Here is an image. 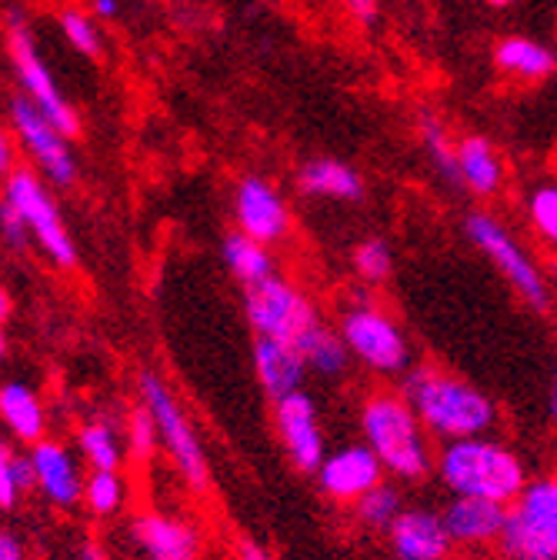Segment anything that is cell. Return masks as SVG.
Returning <instances> with one entry per match:
<instances>
[{
  "instance_id": "cell-1",
  "label": "cell",
  "mask_w": 557,
  "mask_h": 560,
  "mask_svg": "<svg viewBox=\"0 0 557 560\" xmlns=\"http://www.w3.org/2000/svg\"><path fill=\"white\" fill-rule=\"evenodd\" d=\"M401 394L410 400L428 434L441 444L480 438L498 424V407L491 397L434 364L410 368L401 381Z\"/></svg>"
},
{
  "instance_id": "cell-2",
  "label": "cell",
  "mask_w": 557,
  "mask_h": 560,
  "mask_svg": "<svg viewBox=\"0 0 557 560\" xmlns=\"http://www.w3.org/2000/svg\"><path fill=\"white\" fill-rule=\"evenodd\" d=\"M434 474L451 490V498H477L511 508L527 487V467L514 447L495 438L448 441L434 454Z\"/></svg>"
},
{
  "instance_id": "cell-3",
  "label": "cell",
  "mask_w": 557,
  "mask_h": 560,
  "mask_svg": "<svg viewBox=\"0 0 557 560\" xmlns=\"http://www.w3.org/2000/svg\"><path fill=\"white\" fill-rule=\"evenodd\" d=\"M361 434L387 474L421 480L434 470L431 434L401 390H371L361 404Z\"/></svg>"
},
{
  "instance_id": "cell-4",
  "label": "cell",
  "mask_w": 557,
  "mask_h": 560,
  "mask_svg": "<svg viewBox=\"0 0 557 560\" xmlns=\"http://www.w3.org/2000/svg\"><path fill=\"white\" fill-rule=\"evenodd\" d=\"M337 330L351 358L378 377H404L410 371V343L404 327L374 301H358L340 311Z\"/></svg>"
},
{
  "instance_id": "cell-5",
  "label": "cell",
  "mask_w": 557,
  "mask_h": 560,
  "mask_svg": "<svg viewBox=\"0 0 557 560\" xmlns=\"http://www.w3.org/2000/svg\"><path fill=\"white\" fill-rule=\"evenodd\" d=\"M141 400L151 407L158 431H161V444L167 447L181 480L194 490V494H207L211 490V464H207L204 444L194 431V420L184 410V404L177 400V394L164 384L161 374L148 371L141 374Z\"/></svg>"
},
{
  "instance_id": "cell-6",
  "label": "cell",
  "mask_w": 557,
  "mask_h": 560,
  "mask_svg": "<svg viewBox=\"0 0 557 560\" xmlns=\"http://www.w3.org/2000/svg\"><path fill=\"white\" fill-rule=\"evenodd\" d=\"M498 547L508 560H557V474L527 480Z\"/></svg>"
},
{
  "instance_id": "cell-7",
  "label": "cell",
  "mask_w": 557,
  "mask_h": 560,
  "mask_svg": "<svg viewBox=\"0 0 557 560\" xmlns=\"http://www.w3.org/2000/svg\"><path fill=\"white\" fill-rule=\"evenodd\" d=\"M244 314L251 320L254 337H270L291 347H304L311 330L324 324L314 301L294 284V280L277 277V273L247 291Z\"/></svg>"
},
{
  "instance_id": "cell-8",
  "label": "cell",
  "mask_w": 557,
  "mask_h": 560,
  "mask_svg": "<svg viewBox=\"0 0 557 560\" xmlns=\"http://www.w3.org/2000/svg\"><path fill=\"white\" fill-rule=\"evenodd\" d=\"M467 241L498 267V273L514 288V294L534 307V311H547L550 307V288L541 273V267L534 264V257L518 244V237L491 214H467L464 221Z\"/></svg>"
},
{
  "instance_id": "cell-9",
  "label": "cell",
  "mask_w": 557,
  "mask_h": 560,
  "mask_svg": "<svg viewBox=\"0 0 557 560\" xmlns=\"http://www.w3.org/2000/svg\"><path fill=\"white\" fill-rule=\"evenodd\" d=\"M4 200L24 218L27 231L34 234V241L40 244V250L57 264V267H74L78 264V247L67 234L60 210L54 203V197L47 194V187L40 184V177L27 167L11 171L8 184H4Z\"/></svg>"
},
{
  "instance_id": "cell-10",
  "label": "cell",
  "mask_w": 557,
  "mask_h": 560,
  "mask_svg": "<svg viewBox=\"0 0 557 560\" xmlns=\"http://www.w3.org/2000/svg\"><path fill=\"white\" fill-rule=\"evenodd\" d=\"M8 47H11V60L18 70V81L24 88V97H31L37 104V110L63 133L74 137L81 130V120L74 114V107L67 104V97L60 94L54 74L47 70L44 57L37 54V44L27 31V24L21 21V14H11V34H8Z\"/></svg>"
},
{
  "instance_id": "cell-11",
  "label": "cell",
  "mask_w": 557,
  "mask_h": 560,
  "mask_svg": "<svg viewBox=\"0 0 557 560\" xmlns=\"http://www.w3.org/2000/svg\"><path fill=\"white\" fill-rule=\"evenodd\" d=\"M11 120H14V133L31 151V158L40 164L47 180L57 187H71L78 180V161L71 148H67V137L37 110V104L31 97H14Z\"/></svg>"
},
{
  "instance_id": "cell-12",
  "label": "cell",
  "mask_w": 557,
  "mask_h": 560,
  "mask_svg": "<svg viewBox=\"0 0 557 560\" xmlns=\"http://www.w3.org/2000/svg\"><path fill=\"white\" fill-rule=\"evenodd\" d=\"M234 224L241 234H247L251 241L270 247L281 244L294 221H291V207L288 200L277 194V187L264 177H241L234 187Z\"/></svg>"
},
{
  "instance_id": "cell-13",
  "label": "cell",
  "mask_w": 557,
  "mask_h": 560,
  "mask_svg": "<svg viewBox=\"0 0 557 560\" xmlns=\"http://www.w3.org/2000/svg\"><path fill=\"white\" fill-rule=\"evenodd\" d=\"M274 431L285 444V454L301 474H317V467L327 457V447H324L317 404L307 390L288 394L285 400L274 404Z\"/></svg>"
},
{
  "instance_id": "cell-14",
  "label": "cell",
  "mask_w": 557,
  "mask_h": 560,
  "mask_svg": "<svg viewBox=\"0 0 557 560\" xmlns=\"http://www.w3.org/2000/svg\"><path fill=\"white\" fill-rule=\"evenodd\" d=\"M384 474H387L384 464L368 444H347V447L330 451L314 477L327 501L355 508L378 483H384Z\"/></svg>"
},
{
  "instance_id": "cell-15",
  "label": "cell",
  "mask_w": 557,
  "mask_h": 560,
  "mask_svg": "<svg viewBox=\"0 0 557 560\" xmlns=\"http://www.w3.org/2000/svg\"><path fill=\"white\" fill-rule=\"evenodd\" d=\"M387 547L394 560H448L454 540L444 527L441 511L404 508L401 517L387 527Z\"/></svg>"
},
{
  "instance_id": "cell-16",
  "label": "cell",
  "mask_w": 557,
  "mask_h": 560,
  "mask_svg": "<svg viewBox=\"0 0 557 560\" xmlns=\"http://www.w3.org/2000/svg\"><path fill=\"white\" fill-rule=\"evenodd\" d=\"M130 537L144 560H200V530L190 521L167 517L158 511L137 514L130 524Z\"/></svg>"
},
{
  "instance_id": "cell-17",
  "label": "cell",
  "mask_w": 557,
  "mask_h": 560,
  "mask_svg": "<svg viewBox=\"0 0 557 560\" xmlns=\"http://www.w3.org/2000/svg\"><path fill=\"white\" fill-rule=\"evenodd\" d=\"M31 464H34V480L40 487V494L57 504V508H74L78 501H84V470L74 460V454L67 451L57 441H40L31 451Z\"/></svg>"
},
{
  "instance_id": "cell-18",
  "label": "cell",
  "mask_w": 557,
  "mask_h": 560,
  "mask_svg": "<svg viewBox=\"0 0 557 560\" xmlns=\"http://www.w3.org/2000/svg\"><path fill=\"white\" fill-rule=\"evenodd\" d=\"M254 374H257L260 390L277 404L288 394L304 390V381L311 371H307L301 347L270 340V337H254Z\"/></svg>"
},
{
  "instance_id": "cell-19",
  "label": "cell",
  "mask_w": 557,
  "mask_h": 560,
  "mask_svg": "<svg viewBox=\"0 0 557 560\" xmlns=\"http://www.w3.org/2000/svg\"><path fill=\"white\" fill-rule=\"evenodd\" d=\"M441 517L454 547H487L501 540L511 508L495 501H477V498H451Z\"/></svg>"
},
{
  "instance_id": "cell-20",
  "label": "cell",
  "mask_w": 557,
  "mask_h": 560,
  "mask_svg": "<svg viewBox=\"0 0 557 560\" xmlns=\"http://www.w3.org/2000/svg\"><path fill=\"white\" fill-rule=\"evenodd\" d=\"M457 171H461V187H467L477 197H495L504 184V164L495 144L477 133L457 140Z\"/></svg>"
},
{
  "instance_id": "cell-21",
  "label": "cell",
  "mask_w": 557,
  "mask_h": 560,
  "mask_svg": "<svg viewBox=\"0 0 557 560\" xmlns=\"http://www.w3.org/2000/svg\"><path fill=\"white\" fill-rule=\"evenodd\" d=\"M298 190L307 197H327V200H361L364 180L361 174L337 158H314L298 171Z\"/></svg>"
},
{
  "instance_id": "cell-22",
  "label": "cell",
  "mask_w": 557,
  "mask_h": 560,
  "mask_svg": "<svg viewBox=\"0 0 557 560\" xmlns=\"http://www.w3.org/2000/svg\"><path fill=\"white\" fill-rule=\"evenodd\" d=\"M0 420L14 431L18 441L24 444H40L44 428H47V413L40 397L27 384H0Z\"/></svg>"
},
{
  "instance_id": "cell-23",
  "label": "cell",
  "mask_w": 557,
  "mask_h": 560,
  "mask_svg": "<svg viewBox=\"0 0 557 560\" xmlns=\"http://www.w3.org/2000/svg\"><path fill=\"white\" fill-rule=\"evenodd\" d=\"M495 63L498 70L521 81H544L557 70V57L550 47L531 40V37H504L495 47Z\"/></svg>"
},
{
  "instance_id": "cell-24",
  "label": "cell",
  "mask_w": 557,
  "mask_h": 560,
  "mask_svg": "<svg viewBox=\"0 0 557 560\" xmlns=\"http://www.w3.org/2000/svg\"><path fill=\"white\" fill-rule=\"evenodd\" d=\"M221 254H224V264L234 273V280H241L247 291L257 288V284H264L267 277H274V257H270V250L264 244L251 241L241 231H231L224 237Z\"/></svg>"
},
{
  "instance_id": "cell-25",
  "label": "cell",
  "mask_w": 557,
  "mask_h": 560,
  "mask_svg": "<svg viewBox=\"0 0 557 560\" xmlns=\"http://www.w3.org/2000/svg\"><path fill=\"white\" fill-rule=\"evenodd\" d=\"M301 350H304L307 371L317 374V377H327V381L340 377L355 361L351 350H347V343H344V337H340V330L327 327V324H317Z\"/></svg>"
},
{
  "instance_id": "cell-26",
  "label": "cell",
  "mask_w": 557,
  "mask_h": 560,
  "mask_svg": "<svg viewBox=\"0 0 557 560\" xmlns=\"http://www.w3.org/2000/svg\"><path fill=\"white\" fill-rule=\"evenodd\" d=\"M78 447L84 454V460L91 464V470H117L120 460H124V444H120V434L111 420L97 417V420H88V424L78 431Z\"/></svg>"
},
{
  "instance_id": "cell-27",
  "label": "cell",
  "mask_w": 557,
  "mask_h": 560,
  "mask_svg": "<svg viewBox=\"0 0 557 560\" xmlns=\"http://www.w3.org/2000/svg\"><path fill=\"white\" fill-rule=\"evenodd\" d=\"M401 511H404V498H401V490L394 487V483H378L371 494H364L358 504H355V514H358V521H361V527H368V530H384L387 534V527L401 517Z\"/></svg>"
},
{
  "instance_id": "cell-28",
  "label": "cell",
  "mask_w": 557,
  "mask_h": 560,
  "mask_svg": "<svg viewBox=\"0 0 557 560\" xmlns=\"http://www.w3.org/2000/svg\"><path fill=\"white\" fill-rule=\"evenodd\" d=\"M31 487H37L31 454H14L8 444H0V508L11 511Z\"/></svg>"
},
{
  "instance_id": "cell-29",
  "label": "cell",
  "mask_w": 557,
  "mask_h": 560,
  "mask_svg": "<svg viewBox=\"0 0 557 560\" xmlns=\"http://www.w3.org/2000/svg\"><path fill=\"white\" fill-rule=\"evenodd\" d=\"M421 140L425 151L431 158V164L438 167V174L448 184H461V171H457V144H451V133L444 130V124L431 114L421 117Z\"/></svg>"
},
{
  "instance_id": "cell-30",
  "label": "cell",
  "mask_w": 557,
  "mask_h": 560,
  "mask_svg": "<svg viewBox=\"0 0 557 560\" xmlns=\"http://www.w3.org/2000/svg\"><path fill=\"white\" fill-rule=\"evenodd\" d=\"M124 444H127V451H130L134 460H151L158 454L161 431H158V420H154V413H151V407L144 400L127 413Z\"/></svg>"
},
{
  "instance_id": "cell-31",
  "label": "cell",
  "mask_w": 557,
  "mask_h": 560,
  "mask_svg": "<svg viewBox=\"0 0 557 560\" xmlns=\"http://www.w3.org/2000/svg\"><path fill=\"white\" fill-rule=\"evenodd\" d=\"M84 504L94 517H114L124 508V480L117 470H91L84 483Z\"/></svg>"
},
{
  "instance_id": "cell-32",
  "label": "cell",
  "mask_w": 557,
  "mask_h": 560,
  "mask_svg": "<svg viewBox=\"0 0 557 560\" xmlns=\"http://www.w3.org/2000/svg\"><path fill=\"white\" fill-rule=\"evenodd\" d=\"M527 218L541 241L557 247V180H544L527 194Z\"/></svg>"
},
{
  "instance_id": "cell-33",
  "label": "cell",
  "mask_w": 557,
  "mask_h": 560,
  "mask_svg": "<svg viewBox=\"0 0 557 560\" xmlns=\"http://www.w3.org/2000/svg\"><path fill=\"white\" fill-rule=\"evenodd\" d=\"M355 270H358V277L364 280V284H384V280L391 277V270H394V254H391V247L381 241V237H371V241H364L358 250H355Z\"/></svg>"
},
{
  "instance_id": "cell-34",
  "label": "cell",
  "mask_w": 557,
  "mask_h": 560,
  "mask_svg": "<svg viewBox=\"0 0 557 560\" xmlns=\"http://www.w3.org/2000/svg\"><path fill=\"white\" fill-rule=\"evenodd\" d=\"M60 31H63V37H67V44H71L78 54H84V57H101V31H97V24L84 14V11H63L60 14Z\"/></svg>"
},
{
  "instance_id": "cell-35",
  "label": "cell",
  "mask_w": 557,
  "mask_h": 560,
  "mask_svg": "<svg viewBox=\"0 0 557 560\" xmlns=\"http://www.w3.org/2000/svg\"><path fill=\"white\" fill-rule=\"evenodd\" d=\"M27 224L24 218L18 214V210L8 203V200H0V237H4L11 247H24L27 244Z\"/></svg>"
},
{
  "instance_id": "cell-36",
  "label": "cell",
  "mask_w": 557,
  "mask_h": 560,
  "mask_svg": "<svg viewBox=\"0 0 557 560\" xmlns=\"http://www.w3.org/2000/svg\"><path fill=\"white\" fill-rule=\"evenodd\" d=\"M344 4H347V11H351L358 21H364V24H371L378 18V0H344Z\"/></svg>"
},
{
  "instance_id": "cell-37",
  "label": "cell",
  "mask_w": 557,
  "mask_h": 560,
  "mask_svg": "<svg viewBox=\"0 0 557 560\" xmlns=\"http://www.w3.org/2000/svg\"><path fill=\"white\" fill-rule=\"evenodd\" d=\"M11 167H14V144H11L8 130L0 127V177L11 174Z\"/></svg>"
},
{
  "instance_id": "cell-38",
  "label": "cell",
  "mask_w": 557,
  "mask_h": 560,
  "mask_svg": "<svg viewBox=\"0 0 557 560\" xmlns=\"http://www.w3.org/2000/svg\"><path fill=\"white\" fill-rule=\"evenodd\" d=\"M237 560H270V553L254 540H241L237 544Z\"/></svg>"
},
{
  "instance_id": "cell-39",
  "label": "cell",
  "mask_w": 557,
  "mask_h": 560,
  "mask_svg": "<svg viewBox=\"0 0 557 560\" xmlns=\"http://www.w3.org/2000/svg\"><path fill=\"white\" fill-rule=\"evenodd\" d=\"M0 560H21V544L4 530H0Z\"/></svg>"
},
{
  "instance_id": "cell-40",
  "label": "cell",
  "mask_w": 557,
  "mask_h": 560,
  "mask_svg": "<svg viewBox=\"0 0 557 560\" xmlns=\"http://www.w3.org/2000/svg\"><path fill=\"white\" fill-rule=\"evenodd\" d=\"M94 14L104 18V21H114L120 14V4H117V0H94Z\"/></svg>"
},
{
  "instance_id": "cell-41",
  "label": "cell",
  "mask_w": 557,
  "mask_h": 560,
  "mask_svg": "<svg viewBox=\"0 0 557 560\" xmlns=\"http://www.w3.org/2000/svg\"><path fill=\"white\" fill-rule=\"evenodd\" d=\"M547 413H550V420H557V361H554V377H550V390H547Z\"/></svg>"
},
{
  "instance_id": "cell-42",
  "label": "cell",
  "mask_w": 557,
  "mask_h": 560,
  "mask_svg": "<svg viewBox=\"0 0 557 560\" xmlns=\"http://www.w3.org/2000/svg\"><path fill=\"white\" fill-rule=\"evenodd\" d=\"M11 317V294L0 288V327H4V320Z\"/></svg>"
},
{
  "instance_id": "cell-43",
  "label": "cell",
  "mask_w": 557,
  "mask_h": 560,
  "mask_svg": "<svg viewBox=\"0 0 557 560\" xmlns=\"http://www.w3.org/2000/svg\"><path fill=\"white\" fill-rule=\"evenodd\" d=\"M84 560H104V553H101L94 544H88V547H84Z\"/></svg>"
},
{
  "instance_id": "cell-44",
  "label": "cell",
  "mask_w": 557,
  "mask_h": 560,
  "mask_svg": "<svg viewBox=\"0 0 557 560\" xmlns=\"http://www.w3.org/2000/svg\"><path fill=\"white\" fill-rule=\"evenodd\" d=\"M4 354H8V337H4V327H0V364H4Z\"/></svg>"
},
{
  "instance_id": "cell-45",
  "label": "cell",
  "mask_w": 557,
  "mask_h": 560,
  "mask_svg": "<svg viewBox=\"0 0 557 560\" xmlns=\"http://www.w3.org/2000/svg\"><path fill=\"white\" fill-rule=\"evenodd\" d=\"M487 4H491V8H511L514 0H487Z\"/></svg>"
}]
</instances>
